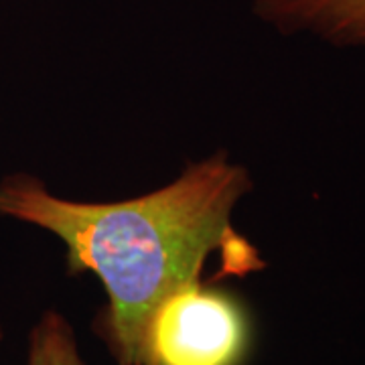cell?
Masks as SVG:
<instances>
[{"label": "cell", "instance_id": "obj_1", "mask_svg": "<svg viewBox=\"0 0 365 365\" xmlns=\"http://www.w3.org/2000/svg\"><path fill=\"white\" fill-rule=\"evenodd\" d=\"M250 189L248 169L227 153L189 165L153 193L118 203L63 199L37 177L13 173L0 181V217L59 237L69 272L100 278L108 294L104 335L118 365H143L155 311L175 292L201 282L211 256L217 254L232 276L266 266L232 223Z\"/></svg>", "mask_w": 365, "mask_h": 365}, {"label": "cell", "instance_id": "obj_2", "mask_svg": "<svg viewBox=\"0 0 365 365\" xmlns=\"http://www.w3.org/2000/svg\"><path fill=\"white\" fill-rule=\"evenodd\" d=\"M246 343L242 309L197 282L155 311L144 337L143 365H237Z\"/></svg>", "mask_w": 365, "mask_h": 365}, {"label": "cell", "instance_id": "obj_3", "mask_svg": "<svg viewBox=\"0 0 365 365\" xmlns=\"http://www.w3.org/2000/svg\"><path fill=\"white\" fill-rule=\"evenodd\" d=\"M254 13L282 35L309 33L339 47L365 45V0H254Z\"/></svg>", "mask_w": 365, "mask_h": 365}, {"label": "cell", "instance_id": "obj_4", "mask_svg": "<svg viewBox=\"0 0 365 365\" xmlns=\"http://www.w3.org/2000/svg\"><path fill=\"white\" fill-rule=\"evenodd\" d=\"M26 365H86L73 327L57 311L41 314L29 335Z\"/></svg>", "mask_w": 365, "mask_h": 365}, {"label": "cell", "instance_id": "obj_5", "mask_svg": "<svg viewBox=\"0 0 365 365\" xmlns=\"http://www.w3.org/2000/svg\"><path fill=\"white\" fill-rule=\"evenodd\" d=\"M2 337H4V331H2V325H0V343H2Z\"/></svg>", "mask_w": 365, "mask_h": 365}]
</instances>
